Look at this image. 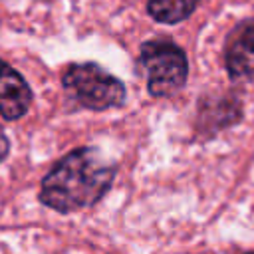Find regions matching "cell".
<instances>
[{"label": "cell", "mask_w": 254, "mask_h": 254, "mask_svg": "<svg viewBox=\"0 0 254 254\" xmlns=\"http://www.w3.org/2000/svg\"><path fill=\"white\" fill-rule=\"evenodd\" d=\"M113 177L115 165H111L99 149L79 147L67 153L44 177L40 200L58 212H75L101 200Z\"/></svg>", "instance_id": "1"}, {"label": "cell", "mask_w": 254, "mask_h": 254, "mask_svg": "<svg viewBox=\"0 0 254 254\" xmlns=\"http://www.w3.org/2000/svg\"><path fill=\"white\" fill-rule=\"evenodd\" d=\"M64 89L85 109L105 111L125 103V85L93 62L71 64L62 77Z\"/></svg>", "instance_id": "2"}, {"label": "cell", "mask_w": 254, "mask_h": 254, "mask_svg": "<svg viewBox=\"0 0 254 254\" xmlns=\"http://www.w3.org/2000/svg\"><path fill=\"white\" fill-rule=\"evenodd\" d=\"M137 71L147 79L151 95L167 97L185 85L189 64L179 46L165 40H153L143 44L137 58Z\"/></svg>", "instance_id": "3"}, {"label": "cell", "mask_w": 254, "mask_h": 254, "mask_svg": "<svg viewBox=\"0 0 254 254\" xmlns=\"http://www.w3.org/2000/svg\"><path fill=\"white\" fill-rule=\"evenodd\" d=\"M30 85L10 64L0 60V117L6 121H16L30 109Z\"/></svg>", "instance_id": "4"}, {"label": "cell", "mask_w": 254, "mask_h": 254, "mask_svg": "<svg viewBox=\"0 0 254 254\" xmlns=\"http://www.w3.org/2000/svg\"><path fill=\"white\" fill-rule=\"evenodd\" d=\"M224 62L232 79L244 81L254 77V20H248L234 30V36L226 48Z\"/></svg>", "instance_id": "5"}, {"label": "cell", "mask_w": 254, "mask_h": 254, "mask_svg": "<svg viewBox=\"0 0 254 254\" xmlns=\"http://www.w3.org/2000/svg\"><path fill=\"white\" fill-rule=\"evenodd\" d=\"M198 0H149L147 10L161 24H177L190 16Z\"/></svg>", "instance_id": "6"}, {"label": "cell", "mask_w": 254, "mask_h": 254, "mask_svg": "<svg viewBox=\"0 0 254 254\" xmlns=\"http://www.w3.org/2000/svg\"><path fill=\"white\" fill-rule=\"evenodd\" d=\"M8 151H10V141H8L6 133L0 129V163L4 161V157L8 155Z\"/></svg>", "instance_id": "7"}]
</instances>
